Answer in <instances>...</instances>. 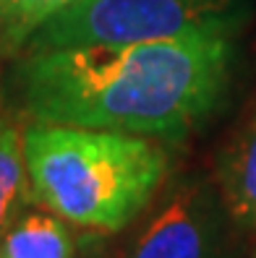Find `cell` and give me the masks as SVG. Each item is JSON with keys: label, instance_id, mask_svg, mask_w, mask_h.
Masks as SVG:
<instances>
[{"label": "cell", "instance_id": "cell-6", "mask_svg": "<svg viewBox=\"0 0 256 258\" xmlns=\"http://www.w3.org/2000/svg\"><path fill=\"white\" fill-rule=\"evenodd\" d=\"M0 258H76V240L66 219L29 211L6 230Z\"/></svg>", "mask_w": 256, "mask_h": 258}, {"label": "cell", "instance_id": "cell-9", "mask_svg": "<svg viewBox=\"0 0 256 258\" xmlns=\"http://www.w3.org/2000/svg\"><path fill=\"white\" fill-rule=\"evenodd\" d=\"M84 258H105V255H102L99 248H92V250H89V255H84Z\"/></svg>", "mask_w": 256, "mask_h": 258}, {"label": "cell", "instance_id": "cell-7", "mask_svg": "<svg viewBox=\"0 0 256 258\" xmlns=\"http://www.w3.org/2000/svg\"><path fill=\"white\" fill-rule=\"evenodd\" d=\"M32 201L34 196L26 172L24 133L11 120L0 117V240Z\"/></svg>", "mask_w": 256, "mask_h": 258}, {"label": "cell", "instance_id": "cell-3", "mask_svg": "<svg viewBox=\"0 0 256 258\" xmlns=\"http://www.w3.org/2000/svg\"><path fill=\"white\" fill-rule=\"evenodd\" d=\"M248 19V0H76L44 21L26 52L136 44L178 37L233 39Z\"/></svg>", "mask_w": 256, "mask_h": 258}, {"label": "cell", "instance_id": "cell-2", "mask_svg": "<svg viewBox=\"0 0 256 258\" xmlns=\"http://www.w3.org/2000/svg\"><path fill=\"white\" fill-rule=\"evenodd\" d=\"M34 201L84 230L120 232L155 199L168 154L146 136L34 123L24 133Z\"/></svg>", "mask_w": 256, "mask_h": 258}, {"label": "cell", "instance_id": "cell-4", "mask_svg": "<svg viewBox=\"0 0 256 258\" xmlns=\"http://www.w3.org/2000/svg\"><path fill=\"white\" fill-rule=\"evenodd\" d=\"M222 214L207 185L183 183L136 235L126 258H217Z\"/></svg>", "mask_w": 256, "mask_h": 258}, {"label": "cell", "instance_id": "cell-8", "mask_svg": "<svg viewBox=\"0 0 256 258\" xmlns=\"http://www.w3.org/2000/svg\"><path fill=\"white\" fill-rule=\"evenodd\" d=\"M76 0H0V55L26 47L37 29Z\"/></svg>", "mask_w": 256, "mask_h": 258}, {"label": "cell", "instance_id": "cell-1", "mask_svg": "<svg viewBox=\"0 0 256 258\" xmlns=\"http://www.w3.org/2000/svg\"><path fill=\"white\" fill-rule=\"evenodd\" d=\"M233 39L178 37L26 52L21 94L37 123L180 139L217 104Z\"/></svg>", "mask_w": 256, "mask_h": 258}, {"label": "cell", "instance_id": "cell-5", "mask_svg": "<svg viewBox=\"0 0 256 258\" xmlns=\"http://www.w3.org/2000/svg\"><path fill=\"white\" fill-rule=\"evenodd\" d=\"M220 196L233 219L256 224V115L222 159Z\"/></svg>", "mask_w": 256, "mask_h": 258}]
</instances>
